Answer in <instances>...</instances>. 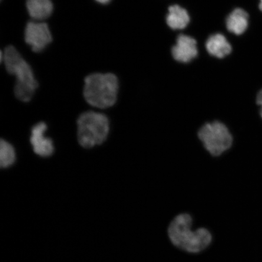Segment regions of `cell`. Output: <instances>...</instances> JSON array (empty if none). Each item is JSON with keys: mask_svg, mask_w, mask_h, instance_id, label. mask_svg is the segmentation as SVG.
Here are the masks:
<instances>
[{"mask_svg": "<svg viewBox=\"0 0 262 262\" xmlns=\"http://www.w3.org/2000/svg\"><path fill=\"white\" fill-rule=\"evenodd\" d=\"M191 215L183 213L173 219L168 229L171 243L177 248L190 253H199L205 250L212 242V235L207 229L193 231Z\"/></svg>", "mask_w": 262, "mask_h": 262, "instance_id": "cell-1", "label": "cell"}, {"mask_svg": "<svg viewBox=\"0 0 262 262\" xmlns=\"http://www.w3.org/2000/svg\"><path fill=\"white\" fill-rule=\"evenodd\" d=\"M3 55L6 70L16 77L14 88L16 97L24 102H28L38 86L30 65L12 46L5 49Z\"/></svg>", "mask_w": 262, "mask_h": 262, "instance_id": "cell-2", "label": "cell"}, {"mask_svg": "<svg viewBox=\"0 0 262 262\" xmlns=\"http://www.w3.org/2000/svg\"><path fill=\"white\" fill-rule=\"evenodd\" d=\"M119 80L112 73H95L84 79L83 96L91 106L106 109L116 103Z\"/></svg>", "mask_w": 262, "mask_h": 262, "instance_id": "cell-3", "label": "cell"}, {"mask_svg": "<svg viewBox=\"0 0 262 262\" xmlns=\"http://www.w3.org/2000/svg\"><path fill=\"white\" fill-rule=\"evenodd\" d=\"M110 120L102 113L87 111L82 113L77 120V138L84 148L101 145L110 133Z\"/></svg>", "mask_w": 262, "mask_h": 262, "instance_id": "cell-4", "label": "cell"}, {"mask_svg": "<svg viewBox=\"0 0 262 262\" xmlns=\"http://www.w3.org/2000/svg\"><path fill=\"white\" fill-rule=\"evenodd\" d=\"M199 138L213 156H219L230 148L232 137L228 127L220 122L208 123L199 131Z\"/></svg>", "mask_w": 262, "mask_h": 262, "instance_id": "cell-5", "label": "cell"}, {"mask_svg": "<svg viewBox=\"0 0 262 262\" xmlns=\"http://www.w3.org/2000/svg\"><path fill=\"white\" fill-rule=\"evenodd\" d=\"M25 38L26 43L35 52L43 51L52 40L47 24L37 21H30L26 25Z\"/></svg>", "mask_w": 262, "mask_h": 262, "instance_id": "cell-6", "label": "cell"}, {"mask_svg": "<svg viewBox=\"0 0 262 262\" xmlns=\"http://www.w3.org/2000/svg\"><path fill=\"white\" fill-rule=\"evenodd\" d=\"M47 125L44 122L36 124L32 127L30 142L36 155L48 157L53 155L54 146L51 139L45 136Z\"/></svg>", "mask_w": 262, "mask_h": 262, "instance_id": "cell-7", "label": "cell"}, {"mask_svg": "<svg viewBox=\"0 0 262 262\" xmlns=\"http://www.w3.org/2000/svg\"><path fill=\"white\" fill-rule=\"evenodd\" d=\"M172 55L176 61L189 63L198 56L196 41L194 38L186 35H180L176 44L172 48Z\"/></svg>", "mask_w": 262, "mask_h": 262, "instance_id": "cell-8", "label": "cell"}, {"mask_svg": "<svg viewBox=\"0 0 262 262\" xmlns=\"http://www.w3.org/2000/svg\"><path fill=\"white\" fill-rule=\"evenodd\" d=\"M206 49L212 56L223 58L230 54L231 45L222 34H215L209 37L206 42Z\"/></svg>", "mask_w": 262, "mask_h": 262, "instance_id": "cell-9", "label": "cell"}, {"mask_svg": "<svg viewBox=\"0 0 262 262\" xmlns=\"http://www.w3.org/2000/svg\"><path fill=\"white\" fill-rule=\"evenodd\" d=\"M226 26L229 32L235 35L243 34L248 26V14L245 10L237 8L228 16Z\"/></svg>", "mask_w": 262, "mask_h": 262, "instance_id": "cell-10", "label": "cell"}, {"mask_svg": "<svg viewBox=\"0 0 262 262\" xmlns=\"http://www.w3.org/2000/svg\"><path fill=\"white\" fill-rule=\"evenodd\" d=\"M190 17L187 11L179 5L170 6L166 16V23L173 30H181L187 26Z\"/></svg>", "mask_w": 262, "mask_h": 262, "instance_id": "cell-11", "label": "cell"}, {"mask_svg": "<svg viewBox=\"0 0 262 262\" xmlns=\"http://www.w3.org/2000/svg\"><path fill=\"white\" fill-rule=\"evenodd\" d=\"M26 8L29 15L36 20L48 18L54 9L51 0H28Z\"/></svg>", "mask_w": 262, "mask_h": 262, "instance_id": "cell-12", "label": "cell"}, {"mask_svg": "<svg viewBox=\"0 0 262 262\" xmlns=\"http://www.w3.org/2000/svg\"><path fill=\"white\" fill-rule=\"evenodd\" d=\"M14 147L7 141L2 140L0 142V166L2 168H7L15 161Z\"/></svg>", "mask_w": 262, "mask_h": 262, "instance_id": "cell-13", "label": "cell"}, {"mask_svg": "<svg viewBox=\"0 0 262 262\" xmlns=\"http://www.w3.org/2000/svg\"><path fill=\"white\" fill-rule=\"evenodd\" d=\"M257 103L258 105L262 106V90L257 94Z\"/></svg>", "mask_w": 262, "mask_h": 262, "instance_id": "cell-14", "label": "cell"}, {"mask_svg": "<svg viewBox=\"0 0 262 262\" xmlns=\"http://www.w3.org/2000/svg\"><path fill=\"white\" fill-rule=\"evenodd\" d=\"M96 1L100 3V4L106 5L107 3H109L111 0H96Z\"/></svg>", "mask_w": 262, "mask_h": 262, "instance_id": "cell-15", "label": "cell"}, {"mask_svg": "<svg viewBox=\"0 0 262 262\" xmlns=\"http://www.w3.org/2000/svg\"><path fill=\"white\" fill-rule=\"evenodd\" d=\"M259 8L262 11V0H260V4H259Z\"/></svg>", "mask_w": 262, "mask_h": 262, "instance_id": "cell-16", "label": "cell"}, {"mask_svg": "<svg viewBox=\"0 0 262 262\" xmlns=\"http://www.w3.org/2000/svg\"><path fill=\"white\" fill-rule=\"evenodd\" d=\"M260 107H261V108H260V116H261V117L262 118V106H261Z\"/></svg>", "mask_w": 262, "mask_h": 262, "instance_id": "cell-17", "label": "cell"}]
</instances>
